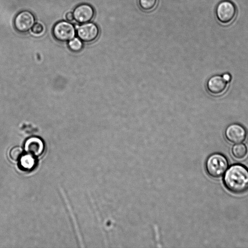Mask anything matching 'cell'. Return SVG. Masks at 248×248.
Masks as SVG:
<instances>
[{"label":"cell","mask_w":248,"mask_h":248,"mask_svg":"<svg viewBox=\"0 0 248 248\" xmlns=\"http://www.w3.org/2000/svg\"><path fill=\"white\" fill-rule=\"evenodd\" d=\"M225 186L235 194H241L248 190V169L240 164L231 166L223 177Z\"/></svg>","instance_id":"6da1fadb"},{"label":"cell","mask_w":248,"mask_h":248,"mask_svg":"<svg viewBox=\"0 0 248 248\" xmlns=\"http://www.w3.org/2000/svg\"><path fill=\"white\" fill-rule=\"evenodd\" d=\"M205 169L207 174L213 178L220 177L228 167L227 158L220 153L210 155L205 162Z\"/></svg>","instance_id":"7a4b0ae2"},{"label":"cell","mask_w":248,"mask_h":248,"mask_svg":"<svg viewBox=\"0 0 248 248\" xmlns=\"http://www.w3.org/2000/svg\"><path fill=\"white\" fill-rule=\"evenodd\" d=\"M237 14L236 6L229 0L221 1L216 9L217 19L219 23L224 26L231 24L235 19Z\"/></svg>","instance_id":"3957f363"},{"label":"cell","mask_w":248,"mask_h":248,"mask_svg":"<svg viewBox=\"0 0 248 248\" xmlns=\"http://www.w3.org/2000/svg\"><path fill=\"white\" fill-rule=\"evenodd\" d=\"M53 34L55 39L59 41H69L75 37L76 30L69 21H61L54 25Z\"/></svg>","instance_id":"277c9868"},{"label":"cell","mask_w":248,"mask_h":248,"mask_svg":"<svg viewBox=\"0 0 248 248\" xmlns=\"http://www.w3.org/2000/svg\"><path fill=\"white\" fill-rule=\"evenodd\" d=\"M226 139L232 143H240L243 142L247 137V131L245 128L238 123L229 124L224 132Z\"/></svg>","instance_id":"5b68a950"},{"label":"cell","mask_w":248,"mask_h":248,"mask_svg":"<svg viewBox=\"0 0 248 248\" xmlns=\"http://www.w3.org/2000/svg\"><path fill=\"white\" fill-rule=\"evenodd\" d=\"M34 23V15L27 10L19 12L16 16L14 21L16 29L21 32H25L30 30Z\"/></svg>","instance_id":"8992f818"},{"label":"cell","mask_w":248,"mask_h":248,"mask_svg":"<svg viewBox=\"0 0 248 248\" xmlns=\"http://www.w3.org/2000/svg\"><path fill=\"white\" fill-rule=\"evenodd\" d=\"M99 30L94 23L88 22L82 23L77 29L78 37L83 42H90L94 41L98 37Z\"/></svg>","instance_id":"52a82bcc"},{"label":"cell","mask_w":248,"mask_h":248,"mask_svg":"<svg viewBox=\"0 0 248 248\" xmlns=\"http://www.w3.org/2000/svg\"><path fill=\"white\" fill-rule=\"evenodd\" d=\"M228 82L222 76L216 75L210 77L206 82V89L211 94L217 95L226 90Z\"/></svg>","instance_id":"ba28073f"},{"label":"cell","mask_w":248,"mask_h":248,"mask_svg":"<svg viewBox=\"0 0 248 248\" xmlns=\"http://www.w3.org/2000/svg\"><path fill=\"white\" fill-rule=\"evenodd\" d=\"M73 13L74 19L82 24L89 22L93 18L94 11L92 6L83 3L77 6Z\"/></svg>","instance_id":"9c48e42d"},{"label":"cell","mask_w":248,"mask_h":248,"mask_svg":"<svg viewBox=\"0 0 248 248\" xmlns=\"http://www.w3.org/2000/svg\"><path fill=\"white\" fill-rule=\"evenodd\" d=\"M24 148L26 153L35 157L39 156L44 152L45 144L41 138L31 137L25 141Z\"/></svg>","instance_id":"30bf717a"},{"label":"cell","mask_w":248,"mask_h":248,"mask_svg":"<svg viewBox=\"0 0 248 248\" xmlns=\"http://www.w3.org/2000/svg\"><path fill=\"white\" fill-rule=\"evenodd\" d=\"M35 165V156L29 154L22 155L19 159V165L22 170H31L34 168Z\"/></svg>","instance_id":"8fae6325"},{"label":"cell","mask_w":248,"mask_h":248,"mask_svg":"<svg viewBox=\"0 0 248 248\" xmlns=\"http://www.w3.org/2000/svg\"><path fill=\"white\" fill-rule=\"evenodd\" d=\"M248 152L247 146L244 143H237L232 149V155L236 159H241L245 158Z\"/></svg>","instance_id":"7c38bea8"},{"label":"cell","mask_w":248,"mask_h":248,"mask_svg":"<svg viewBox=\"0 0 248 248\" xmlns=\"http://www.w3.org/2000/svg\"><path fill=\"white\" fill-rule=\"evenodd\" d=\"M68 47L74 52H78L83 47L82 41L78 37H74L68 41Z\"/></svg>","instance_id":"4fadbf2b"},{"label":"cell","mask_w":248,"mask_h":248,"mask_svg":"<svg viewBox=\"0 0 248 248\" xmlns=\"http://www.w3.org/2000/svg\"><path fill=\"white\" fill-rule=\"evenodd\" d=\"M157 0H139L140 7L144 11H150L154 9Z\"/></svg>","instance_id":"5bb4252c"},{"label":"cell","mask_w":248,"mask_h":248,"mask_svg":"<svg viewBox=\"0 0 248 248\" xmlns=\"http://www.w3.org/2000/svg\"><path fill=\"white\" fill-rule=\"evenodd\" d=\"M23 153V149L19 146L12 148L9 153L10 158L13 160H17L20 159Z\"/></svg>","instance_id":"9a60e30c"},{"label":"cell","mask_w":248,"mask_h":248,"mask_svg":"<svg viewBox=\"0 0 248 248\" xmlns=\"http://www.w3.org/2000/svg\"><path fill=\"white\" fill-rule=\"evenodd\" d=\"M31 30L33 34L40 35L44 31V27L42 24L37 22L34 24Z\"/></svg>","instance_id":"2e32d148"},{"label":"cell","mask_w":248,"mask_h":248,"mask_svg":"<svg viewBox=\"0 0 248 248\" xmlns=\"http://www.w3.org/2000/svg\"><path fill=\"white\" fill-rule=\"evenodd\" d=\"M65 17L68 21L70 22L72 21L74 19L73 12H69L67 13L65 15Z\"/></svg>","instance_id":"e0dca14e"},{"label":"cell","mask_w":248,"mask_h":248,"mask_svg":"<svg viewBox=\"0 0 248 248\" xmlns=\"http://www.w3.org/2000/svg\"><path fill=\"white\" fill-rule=\"evenodd\" d=\"M222 77L228 83L231 80V76L228 73H226L223 74Z\"/></svg>","instance_id":"ac0fdd59"}]
</instances>
